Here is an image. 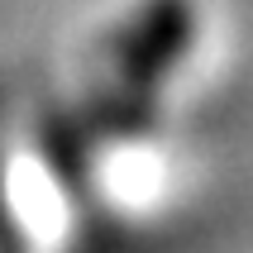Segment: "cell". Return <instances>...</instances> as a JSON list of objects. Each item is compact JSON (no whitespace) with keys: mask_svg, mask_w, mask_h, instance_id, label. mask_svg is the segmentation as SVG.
Wrapping results in <instances>:
<instances>
[{"mask_svg":"<svg viewBox=\"0 0 253 253\" xmlns=\"http://www.w3.org/2000/svg\"><path fill=\"white\" fill-rule=\"evenodd\" d=\"M196 0H139L110 39V91L100 120L115 134H143L153 125L163 86L196 48Z\"/></svg>","mask_w":253,"mask_h":253,"instance_id":"obj_1","label":"cell"},{"mask_svg":"<svg viewBox=\"0 0 253 253\" xmlns=\"http://www.w3.org/2000/svg\"><path fill=\"white\" fill-rule=\"evenodd\" d=\"M10 234V191H5V172H0V239Z\"/></svg>","mask_w":253,"mask_h":253,"instance_id":"obj_2","label":"cell"}]
</instances>
